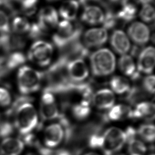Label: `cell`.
<instances>
[{
	"label": "cell",
	"instance_id": "obj_42",
	"mask_svg": "<svg viewBox=\"0 0 155 155\" xmlns=\"http://www.w3.org/2000/svg\"><path fill=\"white\" fill-rule=\"evenodd\" d=\"M101 2L102 4L104 3L102 0H78V2L79 3V4H82L83 5H86V4L90 3V2Z\"/></svg>",
	"mask_w": 155,
	"mask_h": 155
},
{
	"label": "cell",
	"instance_id": "obj_45",
	"mask_svg": "<svg viewBox=\"0 0 155 155\" xmlns=\"http://www.w3.org/2000/svg\"><path fill=\"white\" fill-rule=\"evenodd\" d=\"M85 155H99L97 153H86Z\"/></svg>",
	"mask_w": 155,
	"mask_h": 155
},
{
	"label": "cell",
	"instance_id": "obj_28",
	"mask_svg": "<svg viewBox=\"0 0 155 155\" xmlns=\"http://www.w3.org/2000/svg\"><path fill=\"white\" fill-rule=\"evenodd\" d=\"M8 67L13 71L20 66H22L26 62V57L23 53L17 51L10 53L6 56Z\"/></svg>",
	"mask_w": 155,
	"mask_h": 155
},
{
	"label": "cell",
	"instance_id": "obj_34",
	"mask_svg": "<svg viewBox=\"0 0 155 155\" xmlns=\"http://www.w3.org/2000/svg\"><path fill=\"white\" fill-rule=\"evenodd\" d=\"M14 124L8 119H3L0 115V137L5 138L12 134L15 130Z\"/></svg>",
	"mask_w": 155,
	"mask_h": 155
},
{
	"label": "cell",
	"instance_id": "obj_40",
	"mask_svg": "<svg viewBox=\"0 0 155 155\" xmlns=\"http://www.w3.org/2000/svg\"><path fill=\"white\" fill-rule=\"evenodd\" d=\"M143 87L149 94H153L155 93V77L153 75L145 78L143 81Z\"/></svg>",
	"mask_w": 155,
	"mask_h": 155
},
{
	"label": "cell",
	"instance_id": "obj_38",
	"mask_svg": "<svg viewBox=\"0 0 155 155\" xmlns=\"http://www.w3.org/2000/svg\"><path fill=\"white\" fill-rule=\"evenodd\" d=\"M12 103L11 95L6 88L0 87V107H8Z\"/></svg>",
	"mask_w": 155,
	"mask_h": 155
},
{
	"label": "cell",
	"instance_id": "obj_37",
	"mask_svg": "<svg viewBox=\"0 0 155 155\" xmlns=\"http://www.w3.org/2000/svg\"><path fill=\"white\" fill-rule=\"evenodd\" d=\"M10 30V21L8 15L3 11L0 10V33L5 34Z\"/></svg>",
	"mask_w": 155,
	"mask_h": 155
},
{
	"label": "cell",
	"instance_id": "obj_44",
	"mask_svg": "<svg viewBox=\"0 0 155 155\" xmlns=\"http://www.w3.org/2000/svg\"><path fill=\"white\" fill-rule=\"evenodd\" d=\"M110 2H111V3H123L124 2H126V1H127L128 0H109Z\"/></svg>",
	"mask_w": 155,
	"mask_h": 155
},
{
	"label": "cell",
	"instance_id": "obj_33",
	"mask_svg": "<svg viewBox=\"0 0 155 155\" xmlns=\"http://www.w3.org/2000/svg\"><path fill=\"white\" fill-rule=\"evenodd\" d=\"M47 32L37 21L30 25V27L28 34L30 38L37 40L45 36Z\"/></svg>",
	"mask_w": 155,
	"mask_h": 155
},
{
	"label": "cell",
	"instance_id": "obj_6",
	"mask_svg": "<svg viewBox=\"0 0 155 155\" xmlns=\"http://www.w3.org/2000/svg\"><path fill=\"white\" fill-rule=\"evenodd\" d=\"M53 46L48 42L38 40L30 48L28 58L40 67H46L51 63L53 55Z\"/></svg>",
	"mask_w": 155,
	"mask_h": 155
},
{
	"label": "cell",
	"instance_id": "obj_30",
	"mask_svg": "<svg viewBox=\"0 0 155 155\" xmlns=\"http://www.w3.org/2000/svg\"><path fill=\"white\" fill-rule=\"evenodd\" d=\"M138 133L145 141L153 143L155 138V126L151 124H143L139 128Z\"/></svg>",
	"mask_w": 155,
	"mask_h": 155
},
{
	"label": "cell",
	"instance_id": "obj_10",
	"mask_svg": "<svg viewBox=\"0 0 155 155\" xmlns=\"http://www.w3.org/2000/svg\"><path fill=\"white\" fill-rule=\"evenodd\" d=\"M25 40L21 35L10 32L0 35V46L6 52H14L23 49L25 46Z\"/></svg>",
	"mask_w": 155,
	"mask_h": 155
},
{
	"label": "cell",
	"instance_id": "obj_41",
	"mask_svg": "<svg viewBox=\"0 0 155 155\" xmlns=\"http://www.w3.org/2000/svg\"><path fill=\"white\" fill-rule=\"evenodd\" d=\"M143 50V46L134 45L132 46L130 53L133 57H138Z\"/></svg>",
	"mask_w": 155,
	"mask_h": 155
},
{
	"label": "cell",
	"instance_id": "obj_7",
	"mask_svg": "<svg viewBox=\"0 0 155 155\" xmlns=\"http://www.w3.org/2000/svg\"><path fill=\"white\" fill-rule=\"evenodd\" d=\"M40 113L41 119L44 121L52 120L60 117L56 100L52 92L44 90L41 98Z\"/></svg>",
	"mask_w": 155,
	"mask_h": 155
},
{
	"label": "cell",
	"instance_id": "obj_27",
	"mask_svg": "<svg viewBox=\"0 0 155 155\" xmlns=\"http://www.w3.org/2000/svg\"><path fill=\"white\" fill-rule=\"evenodd\" d=\"M13 32L18 35L28 33L30 27L29 22L25 17L15 15L12 21Z\"/></svg>",
	"mask_w": 155,
	"mask_h": 155
},
{
	"label": "cell",
	"instance_id": "obj_13",
	"mask_svg": "<svg viewBox=\"0 0 155 155\" xmlns=\"http://www.w3.org/2000/svg\"><path fill=\"white\" fill-rule=\"evenodd\" d=\"M84 45L87 48H97L103 45L107 40V30L103 28H93L86 31L83 37Z\"/></svg>",
	"mask_w": 155,
	"mask_h": 155
},
{
	"label": "cell",
	"instance_id": "obj_29",
	"mask_svg": "<svg viewBox=\"0 0 155 155\" xmlns=\"http://www.w3.org/2000/svg\"><path fill=\"white\" fill-rule=\"evenodd\" d=\"M127 141L129 155H145L147 149L142 141L135 138V137L129 139Z\"/></svg>",
	"mask_w": 155,
	"mask_h": 155
},
{
	"label": "cell",
	"instance_id": "obj_22",
	"mask_svg": "<svg viewBox=\"0 0 155 155\" xmlns=\"http://www.w3.org/2000/svg\"><path fill=\"white\" fill-rule=\"evenodd\" d=\"M120 71L126 76L135 79L139 77V72L136 70V65L132 57L128 55H123L119 60Z\"/></svg>",
	"mask_w": 155,
	"mask_h": 155
},
{
	"label": "cell",
	"instance_id": "obj_24",
	"mask_svg": "<svg viewBox=\"0 0 155 155\" xmlns=\"http://www.w3.org/2000/svg\"><path fill=\"white\" fill-rule=\"evenodd\" d=\"M132 109L126 105H114L109 109L107 117L109 120L112 121H121L127 118L131 117Z\"/></svg>",
	"mask_w": 155,
	"mask_h": 155
},
{
	"label": "cell",
	"instance_id": "obj_48",
	"mask_svg": "<svg viewBox=\"0 0 155 155\" xmlns=\"http://www.w3.org/2000/svg\"><path fill=\"white\" fill-rule=\"evenodd\" d=\"M124 155V154H119V155Z\"/></svg>",
	"mask_w": 155,
	"mask_h": 155
},
{
	"label": "cell",
	"instance_id": "obj_16",
	"mask_svg": "<svg viewBox=\"0 0 155 155\" xmlns=\"http://www.w3.org/2000/svg\"><path fill=\"white\" fill-rule=\"evenodd\" d=\"M92 99L93 105L100 109H110L115 103L114 94L108 89L98 90L93 95Z\"/></svg>",
	"mask_w": 155,
	"mask_h": 155
},
{
	"label": "cell",
	"instance_id": "obj_47",
	"mask_svg": "<svg viewBox=\"0 0 155 155\" xmlns=\"http://www.w3.org/2000/svg\"><path fill=\"white\" fill-rule=\"evenodd\" d=\"M25 155H37L34 153H28L27 154H26Z\"/></svg>",
	"mask_w": 155,
	"mask_h": 155
},
{
	"label": "cell",
	"instance_id": "obj_39",
	"mask_svg": "<svg viewBox=\"0 0 155 155\" xmlns=\"http://www.w3.org/2000/svg\"><path fill=\"white\" fill-rule=\"evenodd\" d=\"M11 70L8 67L6 56H0V81L10 74Z\"/></svg>",
	"mask_w": 155,
	"mask_h": 155
},
{
	"label": "cell",
	"instance_id": "obj_12",
	"mask_svg": "<svg viewBox=\"0 0 155 155\" xmlns=\"http://www.w3.org/2000/svg\"><path fill=\"white\" fill-rule=\"evenodd\" d=\"M128 34L131 40L137 45L143 46L149 41V28L140 22H134L131 24L128 28Z\"/></svg>",
	"mask_w": 155,
	"mask_h": 155
},
{
	"label": "cell",
	"instance_id": "obj_2",
	"mask_svg": "<svg viewBox=\"0 0 155 155\" xmlns=\"http://www.w3.org/2000/svg\"><path fill=\"white\" fill-rule=\"evenodd\" d=\"M44 73L24 65L20 67L17 74V84L20 92L28 95L39 90Z\"/></svg>",
	"mask_w": 155,
	"mask_h": 155
},
{
	"label": "cell",
	"instance_id": "obj_1",
	"mask_svg": "<svg viewBox=\"0 0 155 155\" xmlns=\"http://www.w3.org/2000/svg\"><path fill=\"white\" fill-rule=\"evenodd\" d=\"M14 115L15 128L21 136L31 133L38 126V115L31 103L20 105L15 111Z\"/></svg>",
	"mask_w": 155,
	"mask_h": 155
},
{
	"label": "cell",
	"instance_id": "obj_4",
	"mask_svg": "<svg viewBox=\"0 0 155 155\" xmlns=\"http://www.w3.org/2000/svg\"><path fill=\"white\" fill-rule=\"evenodd\" d=\"M90 60L92 72L94 76H108L115 70V57L107 48L100 49L93 53Z\"/></svg>",
	"mask_w": 155,
	"mask_h": 155
},
{
	"label": "cell",
	"instance_id": "obj_46",
	"mask_svg": "<svg viewBox=\"0 0 155 155\" xmlns=\"http://www.w3.org/2000/svg\"><path fill=\"white\" fill-rule=\"evenodd\" d=\"M47 1H48V2H57V1H58V0H47Z\"/></svg>",
	"mask_w": 155,
	"mask_h": 155
},
{
	"label": "cell",
	"instance_id": "obj_26",
	"mask_svg": "<svg viewBox=\"0 0 155 155\" xmlns=\"http://www.w3.org/2000/svg\"><path fill=\"white\" fill-rule=\"evenodd\" d=\"M72 112L76 119L80 120L86 119L91 113L89 101L87 99H84L80 103L74 105Z\"/></svg>",
	"mask_w": 155,
	"mask_h": 155
},
{
	"label": "cell",
	"instance_id": "obj_18",
	"mask_svg": "<svg viewBox=\"0 0 155 155\" xmlns=\"http://www.w3.org/2000/svg\"><path fill=\"white\" fill-rule=\"evenodd\" d=\"M25 148V144L20 139L7 137L0 144V155H20Z\"/></svg>",
	"mask_w": 155,
	"mask_h": 155
},
{
	"label": "cell",
	"instance_id": "obj_14",
	"mask_svg": "<svg viewBox=\"0 0 155 155\" xmlns=\"http://www.w3.org/2000/svg\"><path fill=\"white\" fill-rule=\"evenodd\" d=\"M137 68L139 72L151 74L155 66V49L153 46L143 48L138 55Z\"/></svg>",
	"mask_w": 155,
	"mask_h": 155
},
{
	"label": "cell",
	"instance_id": "obj_49",
	"mask_svg": "<svg viewBox=\"0 0 155 155\" xmlns=\"http://www.w3.org/2000/svg\"></svg>",
	"mask_w": 155,
	"mask_h": 155
},
{
	"label": "cell",
	"instance_id": "obj_35",
	"mask_svg": "<svg viewBox=\"0 0 155 155\" xmlns=\"http://www.w3.org/2000/svg\"><path fill=\"white\" fill-rule=\"evenodd\" d=\"M139 15L143 21L147 23L152 22L155 19V11L150 4H144L141 9Z\"/></svg>",
	"mask_w": 155,
	"mask_h": 155
},
{
	"label": "cell",
	"instance_id": "obj_9",
	"mask_svg": "<svg viewBox=\"0 0 155 155\" xmlns=\"http://www.w3.org/2000/svg\"><path fill=\"white\" fill-rule=\"evenodd\" d=\"M61 56L68 62L76 60L83 59L88 57L90 52L80 40L73 42L60 50Z\"/></svg>",
	"mask_w": 155,
	"mask_h": 155
},
{
	"label": "cell",
	"instance_id": "obj_31",
	"mask_svg": "<svg viewBox=\"0 0 155 155\" xmlns=\"http://www.w3.org/2000/svg\"><path fill=\"white\" fill-rule=\"evenodd\" d=\"M104 6L106 8V12L104 15V19L102 22L103 28L105 30L111 29L115 27V26L117 25L118 19L116 13L109 8L107 4H106Z\"/></svg>",
	"mask_w": 155,
	"mask_h": 155
},
{
	"label": "cell",
	"instance_id": "obj_21",
	"mask_svg": "<svg viewBox=\"0 0 155 155\" xmlns=\"http://www.w3.org/2000/svg\"><path fill=\"white\" fill-rule=\"evenodd\" d=\"M79 3L75 0H67L63 2L59 8V14L61 18L67 21L75 20L78 15Z\"/></svg>",
	"mask_w": 155,
	"mask_h": 155
},
{
	"label": "cell",
	"instance_id": "obj_19",
	"mask_svg": "<svg viewBox=\"0 0 155 155\" xmlns=\"http://www.w3.org/2000/svg\"><path fill=\"white\" fill-rule=\"evenodd\" d=\"M104 13L99 7L94 5H85L81 15V20L91 25H96L103 22Z\"/></svg>",
	"mask_w": 155,
	"mask_h": 155
},
{
	"label": "cell",
	"instance_id": "obj_36",
	"mask_svg": "<svg viewBox=\"0 0 155 155\" xmlns=\"http://www.w3.org/2000/svg\"><path fill=\"white\" fill-rule=\"evenodd\" d=\"M36 147L38 148L41 155H71L69 151L65 149L52 150L48 148L41 147L39 144Z\"/></svg>",
	"mask_w": 155,
	"mask_h": 155
},
{
	"label": "cell",
	"instance_id": "obj_23",
	"mask_svg": "<svg viewBox=\"0 0 155 155\" xmlns=\"http://www.w3.org/2000/svg\"><path fill=\"white\" fill-rule=\"evenodd\" d=\"M121 8L117 13L118 20L123 21L124 23H128L135 19L137 13V7L129 0L121 4Z\"/></svg>",
	"mask_w": 155,
	"mask_h": 155
},
{
	"label": "cell",
	"instance_id": "obj_20",
	"mask_svg": "<svg viewBox=\"0 0 155 155\" xmlns=\"http://www.w3.org/2000/svg\"><path fill=\"white\" fill-rule=\"evenodd\" d=\"M155 105L151 102H141L132 110L131 117L134 119L153 120L155 117Z\"/></svg>",
	"mask_w": 155,
	"mask_h": 155
},
{
	"label": "cell",
	"instance_id": "obj_32",
	"mask_svg": "<svg viewBox=\"0 0 155 155\" xmlns=\"http://www.w3.org/2000/svg\"><path fill=\"white\" fill-rule=\"evenodd\" d=\"M21 6V10L25 15L30 16L36 11V5L38 0H15Z\"/></svg>",
	"mask_w": 155,
	"mask_h": 155
},
{
	"label": "cell",
	"instance_id": "obj_15",
	"mask_svg": "<svg viewBox=\"0 0 155 155\" xmlns=\"http://www.w3.org/2000/svg\"><path fill=\"white\" fill-rule=\"evenodd\" d=\"M37 22L48 32L49 30L56 27L58 25V13L53 7H45L39 12Z\"/></svg>",
	"mask_w": 155,
	"mask_h": 155
},
{
	"label": "cell",
	"instance_id": "obj_8",
	"mask_svg": "<svg viewBox=\"0 0 155 155\" xmlns=\"http://www.w3.org/2000/svg\"><path fill=\"white\" fill-rule=\"evenodd\" d=\"M66 69L68 78L73 83L82 82L88 77L89 74L88 67L83 59L69 61Z\"/></svg>",
	"mask_w": 155,
	"mask_h": 155
},
{
	"label": "cell",
	"instance_id": "obj_25",
	"mask_svg": "<svg viewBox=\"0 0 155 155\" xmlns=\"http://www.w3.org/2000/svg\"><path fill=\"white\" fill-rule=\"evenodd\" d=\"M113 92L117 94H124L130 90V84L127 79L120 76L113 77L110 82Z\"/></svg>",
	"mask_w": 155,
	"mask_h": 155
},
{
	"label": "cell",
	"instance_id": "obj_3",
	"mask_svg": "<svg viewBox=\"0 0 155 155\" xmlns=\"http://www.w3.org/2000/svg\"><path fill=\"white\" fill-rule=\"evenodd\" d=\"M83 27L78 22L71 23L64 20L59 23L56 32L52 37V42L59 50L73 42L80 40Z\"/></svg>",
	"mask_w": 155,
	"mask_h": 155
},
{
	"label": "cell",
	"instance_id": "obj_17",
	"mask_svg": "<svg viewBox=\"0 0 155 155\" xmlns=\"http://www.w3.org/2000/svg\"><path fill=\"white\" fill-rule=\"evenodd\" d=\"M110 44L115 52L125 55L130 49V43L126 34L121 30H115L111 35Z\"/></svg>",
	"mask_w": 155,
	"mask_h": 155
},
{
	"label": "cell",
	"instance_id": "obj_11",
	"mask_svg": "<svg viewBox=\"0 0 155 155\" xmlns=\"http://www.w3.org/2000/svg\"><path fill=\"white\" fill-rule=\"evenodd\" d=\"M65 135L61 124L54 123L48 126L45 131L44 143L47 148H53L61 144Z\"/></svg>",
	"mask_w": 155,
	"mask_h": 155
},
{
	"label": "cell",
	"instance_id": "obj_43",
	"mask_svg": "<svg viewBox=\"0 0 155 155\" xmlns=\"http://www.w3.org/2000/svg\"><path fill=\"white\" fill-rule=\"evenodd\" d=\"M153 1V0H137V2L143 4H149V3L152 2Z\"/></svg>",
	"mask_w": 155,
	"mask_h": 155
},
{
	"label": "cell",
	"instance_id": "obj_5",
	"mask_svg": "<svg viewBox=\"0 0 155 155\" xmlns=\"http://www.w3.org/2000/svg\"><path fill=\"white\" fill-rule=\"evenodd\" d=\"M127 141L126 132L119 128L112 127L107 129L101 135L100 148L105 155H113L124 147Z\"/></svg>",
	"mask_w": 155,
	"mask_h": 155
}]
</instances>
